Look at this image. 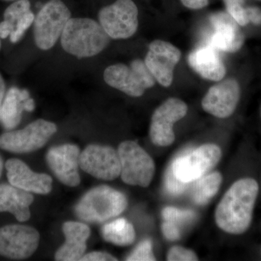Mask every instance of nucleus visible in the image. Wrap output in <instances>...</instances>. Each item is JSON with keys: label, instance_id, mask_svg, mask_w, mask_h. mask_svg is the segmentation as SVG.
<instances>
[{"label": "nucleus", "instance_id": "36", "mask_svg": "<svg viewBox=\"0 0 261 261\" xmlns=\"http://www.w3.org/2000/svg\"><path fill=\"white\" fill-rule=\"evenodd\" d=\"M3 161L2 159L1 156H0V176H1L2 172H3Z\"/></svg>", "mask_w": 261, "mask_h": 261}, {"label": "nucleus", "instance_id": "7", "mask_svg": "<svg viewBox=\"0 0 261 261\" xmlns=\"http://www.w3.org/2000/svg\"><path fill=\"white\" fill-rule=\"evenodd\" d=\"M139 11L132 0H116L98 13L99 23L111 39L132 37L138 29Z\"/></svg>", "mask_w": 261, "mask_h": 261}, {"label": "nucleus", "instance_id": "33", "mask_svg": "<svg viewBox=\"0 0 261 261\" xmlns=\"http://www.w3.org/2000/svg\"><path fill=\"white\" fill-rule=\"evenodd\" d=\"M246 13L249 23L261 25V9L257 7H247Z\"/></svg>", "mask_w": 261, "mask_h": 261}, {"label": "nucleus", "instance_id": "37", "mask_svg": "<svg viewBox=\"0 0 261 261\" xmlns=\"http://www.w3.org/2000/svg\"><path fill=\"white\" fill-rule=\"evenodd\" d=\"M1 39V38H0ZM0 48H1V41H0Z\"/></svg>", "mask_w": 261, "mask_h": 261}, {"label": "nucleus", "instance_id": "22", "mask_svg": "<svg viewBox=\"0 0 261 261\" xmlns=\"http://www.w3.org/2000/svg\"><path fill=\"white\" fill-rule=\"evenodd\" d=\"M102 235L106 242L121 247L132 245L136 238L133 225L125 219H118L105 224Z\"/></svg>", "mask_w": 261, "mask_h": 261}, {"label": "nucleus", "instance_id": "9", "mask_svg": "<svg viewBox=\"0 0 261 261\" xmlns=\"http://www.w3.org/2000/svg\"><path fill=\"white\" fill-rule=\"evenodd\" d=\"M221 149L214 144H206L190 153L173 161L172 168L175 176L185 183L190 184L205 176L221 159Z\"/></svg>", "mask_w": 261, "mask_h": 261}, {"label": "nucleus", "instance_id": "32", "mask_svg": "<svg viewBox=\"0 0 261 261\" xmlns=\"http://www.w3.org/2000/svg\"><path fill=\"white\" fill-rule=\"evenodd\" d=\"M82 261H115L116 257L106 252H93L86 254L81 258Z\"/></svg>", "mask_w": 261, "mask_h": 261}, {"label": "nucleus", "instance_id": "6", "mask_svg": "<svg viewBox=\"0 0 261 261\" xmlns=\"http://www.w3.org/2000/svg\"><path fill=\"white\" fill-rule=\"evenodd\" d=\"M122 180L132 186L147 187L153 178L155 166L152 158L133 141H125L118 149Z\"/></svg>", "mask_w": 261, "mask_h": 261}, {"label": "nucleus", "instance_id": "12", "mask_svg": "<svg viewBox=\"0 0 261 261\" xmlns=\"http://www.w3.org/2000/svg\"><path fill=\"white\" fill-rule=\"evenodd\" d=\"M80 166L94 177L112 181L121 175L118 151L109 147L90 145L80 154Z\"/></svg>", "mask_w": 261, "mask_h": 261}, {"label": "nucleus", "instance_id": "29", "mask_svg": "<svg viewBox=\"0 0 261 261\" xmlns=\"http://www.w3.org/2000/svg\"><path fill=\"white\" fill-rule=\"evenodd\" d=\"M187 185L180 181L173 173L172 165L168 168L165 177V186L168 193L173 195H179L186 190Z\"/></svg>", "mask_w": 261, "mask_h": 261}, {"label": "nucleus", "instance_id": "31", "mask_svg": "<svg viewBox=\"0 0 261 261\" xmlns=\"http://www.w3.org/2000/svg\"><path fill=\"white\" fill-rule=\"evenodd\" d=\"M162 231L165 238L170 241H175L180 238V230L178 225L171 221H165L162 224Z\"/></svg>", "mask_w": 261, "mask_h": 261}, {"label": "nucleus", "instance_id": "35", "mask_svg": "<svg viewBox=\"0 0 261 261\" xmlns=\"http://www.w3.org/2000/svg\"><path fill=\"white\" fill-rule=\"evenodd\" d=\"M5 82L4 79L0 74V111H1L2 106H3V101H4L5 96Z\"/></svg>", "mask_w": 261, "mask_h": 261}, {"label": "nucleus", "instance_id": "34", "mask_svg": "<svg viewBox=\"0 0 261 261\" xmlns=\"http://www.w3.org/2000/svg\"><path fill=\"white\" fill-rule=\"evenodd\" d=\"M184 6L191 10H200L208 5V0H181Z\"/></svg>", "mask_w": 261, "mask_h": 261}, {"label": "nucleus", "instance_id": "20", "mask_svg": "<svg viewBox=\"0 0 261 261\" xmlns=\"http://www.w3.org/2000/svg\"><path fill=\"white\" fill-rule=\"evenodd\" d=\"M34 108L35 102L28 90L12 87L5 96L0 111V121L6 129H13L21 121L23 111L32 112Z\"/></svg>", "mask_w": 261, "mask_h": 261}, {"label": "nucleus", "instance_id": "21", "mask_svg": "<svg viewBox=\"0 0 261 261\" xmlns=\"http://www.w3.org/2000/svg\"><path fill=\"white\" fill-rule=\"evenodd\" d=\"M34 201L31 192L12 185H0V212H9L20 222L31 217L29 207Z\"/></svg>", "mask_w": 261, "mask_h": 261}, {"label": "nucleus", "instance_id": "2", "mask_svg": "<svg viewBox=\"0 0 261 261\" xmlns=\"http://www.w3.org/2000/svg\"><path fill=\"white\" fill-rule=\"evenodd\" d=\"M100 23L88 18H70L61 37L62 47L79 58H92L102 53L110 43Z\"/></svg>", "mask_w": 261, "mask_h": 261}, {"label": "nucleus", "instance_id": "13", "mask_svg": "<svg viewBox=\"0 0 261 261\" xmlns=\"http://www.w3.org/2000/svg\"><path fill=\"white\" fill-rule=\"evenodd\" d=\"M181 58V51L177 47L158 39L149 44L144 61L154 80L163 87H168L172 84L173 71Z\"/></svg>", "mask_w": 261, "mask_h": 261}, {"label": "nucleus", "instance_id": "11", "mask_svg": "<svg viewBox=\"0 0 261 261\" xmlns=\"http://www.w3.org/2000/svg\"><path fill=\"white\" fill-rule=\"evenodd\" d=\"M39 243L37 230L25 225H7L0 228V255L8 258L32 256Z\"/></svg>", "mask_w": 261, "mask_h": 261}, {"label": "nucleus", "instance_id": "8", "mask_svg": "<svg viewBox=\"0 0 261 261\" xmlns=\"http://www.w3.org/2000/svg\"><path fill=\"white\" fill-rule=\"evenodd\" d=\"M54 123L38 119L23 129L5 132L0 136V148L14 153H28L42 148L56 134Z\"/></svg>", "mask_w": 261, "mask_h": 261}, {"label": "nucleus", "instance_id": "25", "mask_svg": "<svg viewBox=\"0 0 261 261\" xmlns=\"http://www.w3.org/2000/svg\"><path fill=\"white\" fill-rule=\"evenodd\" d=\"M227 13L240 27H246L249 24L245 7V0H224Z\"/></svg>", "mask_w": 261, "mask_h": 261}, {"label": "nucleus", "instance_id": "5", "mask_svg": "<svg viewBox=\"0 0 261 261\" xmlns=\"http://www.w3.org/2000/svg\"><path fill=\"white\" fill-rule=\"evenodd\" d=\"M103 77L108 85L133 97L143 95L155 84L145 61L140 59L135 60L129 65L122 63L110 65L105 70Z\"/></svg>", "mask_w": 261, "mask_h": 261}, {"label": "nucleus", "instance_id": "28", "mask_svg": "<svg viewBox=\"0 0 261 261\" xmlns=\"http://www.w3.org/2000/svg\"><path fill=\"white\" fill-rule=\"evenodd\" d=\"M34 19H35V16L30 10L17 22L14 31L10 36L11 42L17 43L21 39L27 29L34 23Z\"/></svg>", "mask_w": 261, "mask_h": 261}, {"label": "nucleus", "instance_id": "30", "mask_svg": "<svg viewBox=\"0 0 261 261\" xmlns=\"http://www.w3.org/2000/svg\"><path fill=\"white\" fill-rule=\"evenodd\" d=\"M166 259L168 261L198 260V257H197L195 252L179 246L171 247L168 250Z\"/></svg>", "mask_w": 261, "mask_h": 261}, {"label": "nucleus", "instance_id": "4", "mask_svg": "<svg viewBox=\"0 0 261 261\" xmlns=\"http://www.w3.org/2000/svg\"><path fill=\"white\" fill-rule=\"evenodd\" d=\"M71 13L61 0H49L35 17L34 38L39 49H51L61 38Z\"/></svg>", "mask_w": 261, "mask_h": 261}, {"label": "nucleus", "instance_id": "15", "mask_svg": "<svg viewBox=\"0 0 261 261\" xmlns=\"http://www.w3.org/2000/svg\"><path fill=\"white\" fill-rule=\"evenodd\" d=\"M80 150L78 146L66 144L51 147L47 154V162L57 178L66 186L80 184L79 173Z\"/></svg>", "mask_w": 261, "mask_h": 261}, {"label": "nucleus", "instance_id": "26", "mask_svg": "<svg viewBox=\"0 0 261 261\" xmlns=\"http://www.w3.org/2000/svg\"><path fill=\"white\" fill-rule=\"evenodd\" d=\"M162 215L165 221H171L176 225L188 222L196 217V214L193 211L181 210L173 207H167L163 209Z\"/></svg>", "mask_w": 261, "mask_h": 261}, {"label": "nucleus", "instance_id": "10", "mask_svg": "<svg viewBox=\"0 0 261 261\" xmlns=\"http://www.w3.org/2000/svg\"><path fill=\"white\" fill-rule=\"evenodd\" d=\"M188 107L178 98H169L154 111L149 127V137L154 145L168 147L175 140L173 125L186 116Z\"/></svg>", "mask_w": 261, "mask_h": 261}, {"label": "nucleus", "instance_id": "14", "mask_svg": "<svg viewBox=\"0 0 261 261\" xmlns=\"http://www.w3.org/2000/svg\"><path fill=\"white\" fill-rule=\"evenodd\" d=\"M241 95V89L235 79H226L215 84L202 100L204 111L216 118H226L234 112Z\"/></svg>", "mask_w": 261, "mask_h": 261}, {"label": "nucleus", "instance_id": "3", "mask_svg": "<svg viewBox=\"0 0 261 261\" xmlns=\"http://www.w3.org/2000/svg\"><path fill=\"white\" fill-rule=\"evenodd\" d=\"M128 205L126 196L112 187L99 186L89 190L75 207L76 216L89 223H102L119 216Z\"/></svg>", "mask_w": 261, "mask_h": 261}, {"label": "nucleus", "instance_id": "38", "mask_svg": "<svg viewBox=\"0 0 261 261\" xmlns=\"http://www.w3.org/2000/svg\"><path fill=\"white\" fill-rule=\"evenodd\" d=\"M260 116H261V109H260Z\"/></svg>", "mask_w": 261, "mask_h": 261}, {"label": "nucleus", "instance_id": "16", "mask_svg": "<svg viewBox=\"0 0 261 261\" xmlns=\"http://www.w3.org/2000/svg\"><path fill=\"white\" fill-rule=\"evenodd\" d=\"M213 27L209 44L218 50L236 53L245 43V35L241 27L228 13L218 12L211 15Z\"/></svg>", "mask_w": 261, "mask_h": 261}, {"label": "nucleus", "instance_id": "18", "mask_svg": "<svg viewBox=\"0 0 261 261\" xmlns=\"http://www.w3.org/2000/svg\"><path fill=\"white\" fill-rule=\"evenodd\" d=\"M188 63L197 74L206 80L219 82L226 75V67L218 49L210 44L194 49L188 57Z\"/></svg>", "mask_w": 261, "mask_h": 261}, {"label": "nucleus", "instance_id": "24", "mask_svg": "<svg viewBox=\"0 0 261 261\" xmlns=\"http://www.w3.org/2000/svg\"><path fill=\"white\" fill-rule=\"evenodd\" d=\"M31 10L29 0H18L10 5L4 13V20L0 23V38L6 39L14 31L17 22Z\"/></svg>", "mask_w": 261, "mask_h": 261}, {"label": "nucleus", "instance_id": "1", "mask_svg": "<svg viewBox=\"0 0 261 261\" xmlns=\"http://www.w3.org/2000/svg\"><path fill=\"white\" fill-rule=\"evenodd\" d=\"M258 192V184L253 178L235 181L217 206L215 214L217 226L231 234L245 233L251 224Z\"/></svg>", "mask_w": 261, "mask_h": 261}, {"label": "nucleus", "instance_id": "27", "mask_svg": "<svg viewBox=\"0 0 261 261\" xmlns=\"http://www.w3.org/2000/svg\"><path fill=\"white\" fill-rule=\"evenodd\" d=\"M128 261L155 260L152 252V244L150 240H145L141 242L133 252L126 257Z\"/></svg>", "mask_w": 261, "mask_h": 261}, {"label": "nucleus", "instance_id": "17", "mask_svg": "<svg viewBox=\"0 0 261 261\" xmlns=\"http://www.w3.org/2000/svg\"><path fill=\"white\" fill-rule=\"evenodd\" d=\"M10 185L32 193L47 195L53 187V178L45 173L34 172L23 161L10 159L5 163Z\"/></svg>", "mask_w": 261, "mask_h": 261}, {"label": "nucleus", "instance_id": "19", "mask_svg": "<svg viewBox=\"0 0 261 261\" xmlns=\"http://www.w3.org/2000/svg\"><path fill=\"white\" fill-rule=\"evenodd\" d=\"M65 242L56 253V260L76 261L85 255L87 241L90 235L87 225L75 221H68L63 226Z\"/></svg>", "mask_w": 261, "mask_h": 261}, {"label": "nucleus", "instance_id": "23", "mask_svg": "<svg viewBox=\"0 0 261 261\" xmlns=\"http://www.w3.org/2000/svg\"><path fill=\"white\" fill-rule=\"evenodd\" d=\"M222 182L219 172H213L195 181L192 192V200L199 205H205L219 192Z\"/></svg>", "mask_w": 261, "mask_h": 261}]
</instances>
